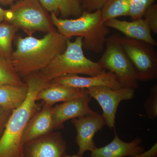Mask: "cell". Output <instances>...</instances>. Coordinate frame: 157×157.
<instances>
[{"label": "cell", "instance_id": "6da1fadb", "mask_svg": "<svg viewBox=\"0 0 157 157\" xmlns=\"http://www.w3.org/2000/svg\"><path fill=\"white\" fill-rule=\"evenodd\" d=\"M16 49L11 63L21 78L45 69L57 56L67 47L66 39L56 29L47 33L41 39L33 36L14 38Z\"/></svg>", "mask_w": 157, "mask_h": 157}, {"label": "cell", "instance_id": "7a4b0ae2", "mask_svg": "<svg viewBox=\"0 0 157 157\" xmlns=\"http://www.w3.org/2000/svg\"><path fill=\"white\" fill-rule=\"evenodd\" d=\"M28 86L25 101L12 110L0 137V157H23L22 136L29 121L39 109L36 104L37 93L48 84L39 72L23 78Z\"/></svg>", "mask_w": 157, "mask_h": 157}, {"label": "cell", "instance_id": "3957f363", "mask_svg": "<svg viewBox=\"0 0 157 157\" xmlns=\"http://www.w3.org/2000/svg\"><path fill=\"white\" fill-rule=\"evenodd\" d=\"M50 17L57 30L66 39L81 37L83 49L96 53L104 51L109 30L102 20L101 10L83 11L74 19H63L52 12Z\"/></svg>", "mask_w": 157, "mask_h": 157}, {"label": "cell", "instance_id": "277c9868", "mask_svg": "<svg viewBox=\"0 0 157 157\" xmlns=\"http://www.w3.org/2000/svg\"><path fill=\"white\" fill-rule=\"evenodd\" d=\"M82 38L76 37L74 41L68 39L63 52L56 56L49 65L39 72L46 82L62 76L83 74L95 76L104 71L97 62L85 56Z\"/></svg>", "mask_w": 157, "mask_h": 157}, {"label": "cell", "instance_id": "5b68a950", "mask_svg": "<svg viewBox=\"0 0 157 157\" xmlns=\"http://www.w3.org/2000/svg\"><path fill=\"white\" fill-rule=\"evenodd\" d=\"M6 22L21 30L29 36L36 32L46 33L56 29L50 15L39 0H19L9 9Z\"/></svg>", "mask_w": 157, "mask_h": 157}, {"label": "cell", "instance_id": "8992f818", "mask_svg": "<svg viewBox=\"0 0 157 157\" xmlns=\"http://www.w3.org/2000/svg\"><path fill=\"white\" fill-rule=\"evenodd\" d=\"M124 52L133 66L137 80L149 81L157 78V53L153 45L144 41L117 36Z\"/></svg>", "mask_w": 157, "mask_h": 157}, {"label": "cell", "instance_id": "52a82bcc", "mask_svg": "<svg viewBox=\"0 0 157 157\" xmlns=\"http://www.w3.org/2000/svg\"><path fill=\"white\" fill-rule=\"evenodd\" d=\"M105 47L97 62L100 67L115 74L123 87L136 90L139 86L135 70L118 41L117 35L107 37Z\"/></svg>", "mask_w": 157, "mask_h": 157}, {"label": "cell", "instance_id": "ba28073f", "mask_svg": "<svg viewBox=\"0 0 157 157\" xmlns=\"http://www.w3.org/2000/svg\"><path fill=\"white\" fill-rule=\"evenodd\" d=\"M89 95L98 101L103 110L106 125L109 129H115V119L120 103L132 100L135 96V90L123 87L113 89L107 86H97L86 89Z\"/></svg>", "mask_w": 157, "mask_h": 157}, {"label": "cell", "instance_id": "9c48e42d", "mask_svg": "<svg viewBox=\"0 0 157 157\" xmlns=\"http://www.w3.org/2000/svg\"><path fill=\"white\" fill-rule=\"evenodd\" d=\"M71 122L77 132L76 141L78 147L77 155L82 157L85 152H91L97 147L94 137L106 125V122L102 114L97 112L73 119Z\"/></svg>", "mask_w": 157, "mask_h": 157}, {"label": "cell", "instance_id": "30bf717a", "mask_svg": "<svg viewBox=\"0 0 157 157\" xmlns=\"http://www.w3.org/2000/svg\"><path fill=\"white\" fill-rule=\"evenodd\" d=\"M67 144L59 132L49 134L24 143L23 157H65Z\"/></svg>", "mask_w": 157, "mask_h": 157}, {"label": "cell", "instance_id": "8fae6325", "mask_svg": "<svg viewBox=\"0 0 157 157\" xmlns=\"http://www.w3.org/2000/svg\"><path fill=\"white\" fill-rule=\"evenodd\" d=\"M92 98L87 92L81 97L52 107L54 129L61 128L66 121L92 114L95 112L90 107Z\"/></svg>", "mask_w": 157, "mask_h": 157}, {"label": "cell", "instance_id": "7c38bea8", "mask_svg": "<svg viewBox=\"0 0 157 157\" xmlns=\"http://www.w3.org/2000/svg\"><path fill=\"white\" fill-rule=\"evenodd\" d=\"M48 83L64 85L82 89L103 86L117 90L123 87L115 74L106 70L96 76L89 77H82L78 75H67L54 79Z\"/></svg>", "mask_w": 157, "mask_h": 157}, {"label": "cell", "instance_id": "4fadbf2b", "mask_svg": "<svg viewBox=\"0 0 157 157\" xmlns=\"http://www.w3.org/2000/svg\"><path fill=\"white\" fill-rule=\"evenodd\" d=\"M114 137L111 142L103 147H96L91 151V157H125L139 154L144 151L141 137H135L130 142L123 141L118 136L115 129Z\"/></svg>", "mask_w": 157, "mask_h": 157}, {"label": "cell", "instance_id": "5bb4252c", "mask_svg": "<svg viewBox=\"0 0 157 157\" xmlns=\"http://www.w3.org/2000/svg\"><path fill=\"white\" fill-rule=\"evenodd\" d=\"M53 106L43 103L42 108L35 113L29 121L22 136L24 144L52 132L54 129L52 118Z\"/></svg>", "mask_w": 157, "mask_h": 157}, {"label": "cell", "instance_id": "9a60e30c", "mask_svg": "<svg viewBox=\"0 0 157 157\" xmlns=\"http://www.w3.org/2000/svg\"><path fill=\"white\" fill-rule=\"evenodd\" d=\"M108 28L115 29L131 39L140 40L157 46L155 40L152 36L151 31L144 19L133 20L131 21H121L113 18L104 22Z\"/></svg>", "mask_w": 157, "mask_h": 157}, {"label": "cell", "instance_id": "2e32d148", "mask_svg": "<svg viewBox=\"0 0 157 157\" xmlns=\"http://www.w3.org/2000/svg\"><path fill=\"white\" fill-rule=\"evenodd\" d=\"M86 89L76 88L56 83H48L37 93L36 100L53 106L59 102H64L84 95Z\"/></svg>", "mask_w": 157, "mask_h": 157}, {"label": "cell", "instance_id": "e0dca14e", "mask_svg": "<svg viewBox=\"0 0 157 157\" xmlns=\"http://www.w3.org/2000/svg\"><path fill=\"white\" fill-rule=\"evenodd\" d=\"M48 12L55 13L60 18L68 19L80 16L83 12L81 0H39Z\"/></svg>", "mask_w": 157, "mask_h": 157}, {"label": "cell", "instance_id": "ac0fdd59", "mask_svg": "<svg viewBox=\"0 0 157 157\" xmlns=\"http://www.w3.org/2000/svg\"><path fill=\"white\" fill-rule=\"evenodd\" d=\"M28 86H0V107L13 110L22 104L27 96Z\"/></svg>", "mask_w": 157, "mask_h": 157}, {"label": "cell", "instance_id": "d6986e66", "mask_svg": "<svg viewBox=\"0 0 157 157\" xmlns=\"http://www.w3.org/2000/svg\"><path fill=\"white\" fill-rule=\"evenodd\" d=\"M18 29L6 21L0 23V56L11 62L13 43Z\"/></svg>", "mask_w": 157, "mask_h": 157}, {"label": "cell", "instance_id": "ffe728a7", "mask_svg": "<svg viewBox=\"0 0 157 157\" xmlns=\"http://www.w3.org/2000/svg\"><path fill=\"white\" fill-rule=\"evenodd\" d=\"M132 0H108L101 9L104 22L120 16H129Z\"/></svg>", "mask_w": 157, "mask_h": 157}, {"label": "cell", "instance_id": "44dd1931", "mask_svg": "<svg viewBox=\"0 0 157 157\" xmlns=\"http://www.w3.org/2000/svg\"><path fill=\"white\" fill-rule=\"evenodd\" d=\"M25 84L16 73L11 62L0 56V86Z\"/></svg>", "mask_w": 157, "mask_h": 157}, {"label": "cell", "instance_id": "7402d4cb", "mask_svg": "<svg viewBox=\"0 0 157 157\" xmlns=\"http://www.w3.org/2000/svg\"><path fill=\"white\" fill-rule=\"evenodd\" d=\"M156 0H132L129 16L132 21L142 18L145 12Z\"/></svg>", "mask_w": 157, "mask_h": 157}, {"label": "cell", "instance_id": "603a6c76", "mask_svg": "<svg viewBox=\"0 0 157 157\" xmlns=\"http://www.w3.org/2000/svg\"><path fill=\"white\" fill-rule=\"evenodd\" d=\"M144 108L147 116L150 120L157 117V85L155 84L151 89L150 94L144 102Z\"/></svg>", "mask_w": 157, "mask_h": 157}, {"label": "cell", "instance_id": "cb8c5ba5", "mask_svg": "<svg viewBox=\"0 0 157 157\" xmlns=\"http://www.w3.org/2000/svg\"><path fill=\"white\" fill-rule=\"evenodd\" d=\"M144 19L147 22L150 29L154 33H157V5L151 6L146 11Z\"/></svg>", "mask_w": 157, "mask_h": 157}, {"label": "cell", "instance_id": "d4e9b609", "mask_svg": "<svg viewBox=\"0 0 157 157\" xmlns=\"http://www.w3.org/2000/svg\"><path fill=\"white\" fill-rule=\"evenodd\" d=\"M108 0H81L83 11L89 12L101 10Z\"/></svg>", "mask_w": 157, "mask_h": 157}, {"label": "cell", "instance_id": "484cf974", "mask_svg": "<svg viewBox=\"0 0 157 157\" xmlns=\"http://www.w3.org/2000/svg\"><path fill=\"white\" fill-rule=\"evenodd\" d=\"M12 110L0 107V130L6 126Z\"/></svg>", "mask_w": 157, "mask_h": 157}, {"label": "cell", "instance_id": "4316f807", "mask_svg": "<svg viewBox=\"0 0 157 157\" xmlns=\"http://www.w3.org/2000/svg\"><path fill=\"white\" fill-rule=\"evenodd\" d=\"M128 157H157V144H155L147 151Z\"/></svg>", "mask_w": 157, "mask_h": 157}, {"label": "cell", "instance_id": "83f0119b", "mask_svg": "<svg viewBox=\"0 0 157 157\" xmlns=\"http://www.w3.org/2000/svg\"><path fill=\"white\" fill-rule=\"evenodd\" d=\"M9 9L5 10L0 6V23L6 21L9 14Z\"/></svg>", "mask_w": 157, "mask_h": 157}, {"label": "cell", "instance_id": "f1b7e54d", "mask_svg": "<svg viewBox=\"0 0 157 157\" xmlns=\"http://www.w3.org/2000/svg\"><path fill=\"white\" fill-rule=\"evenodd\" d=\"M17 1L19 0H0V4L3 6L12 5L14 2Z\"/></svg>", "mask_w": 157, "mask_h": 157}, {"label": "cell", "instance_id": "f546056e", "mask_svg": "<svg viewBox=\"0 0 157 157\" xmlns=\"http://www.w3.org/2000/svg\"><path fill=\"white\" fill-rule=\"evenodd\" d=\"M65 157H80L79 156H78L77 155H72V156H70V155H67Z\"/></svg>", "mask_w": 157, "mask_h": 157}]
</instances>
